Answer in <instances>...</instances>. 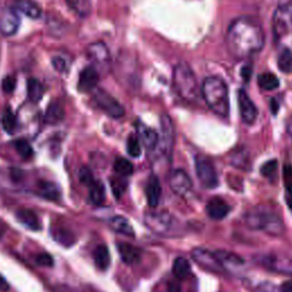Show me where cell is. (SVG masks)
Instances as JSON below:
<instances>
[{
  "mask_svg": "<svg viewBox=\"0 0 292 292\" xmlns=\"http://www.w3.org/2000/svg\"><path fill=\"white\" fill-rule=\"evenodd\" d=\"M192 257L201 267L206 268L211 272H222L224 270L223 266L219 263L216 254L210 252L209 250L203 248H196L192 251Z\"/></svg>",
  "mask_w": 292,
  "mask_h": 292,
  "instance_id": "11",
  "label": "cell"
},
{
  "mask_svg": "<svg viewBox=\"0 0 292 292\" xmlns=\"http://www.w3.org/2000/svg\"><path fill=\"white\" fill-rule=\"evenodd\" d=\"M110 185H111V189H112L114 196H116L117 199H120L123 193L126 192L128 182L124 177H121V176L112 177V178L110 179Z\"/></svg>",
  "mask_w": 292,
  "mask_h": 292,
  "instance_id": "36",
  "label": "cell"
},
{
  "mask_svg": "<svg viewBox=\"0 0 292 292\" xmlns=\"http://www.w3.org/2000/svg\"><path fill=\"white\" fill-rule=\"evenodd\" d=\"M238 104L240 110V116H241L242 121L247 124H252L258 116L257 107L251 98L248 96L246 90L240 89L238 93Z\"/></svg>",
  "mask_w": 292,
  "mask_h": 292,
  "instance_id": "9",
  "label": "cell"
},
{
  "mask_svg": "<svg viewBox=\"0 0 292 292\" xmlns=\"http://www.w3.org/2000/svg\"><path fill=\"white\" fill-rule=\"evenodd\" d=\"M114 171L121 177H128L134 173V166L129 160L118 158L114 162Z\"/></svg>",
  "mask_w": 292,
  "mask_h": 292,
  "instance_id": "34",
  "label": "cell"
},
{
  "mask_svg": "<svg viewBox=\"0 0 292 292\" xmlns=\"http://www.w3.org/2000/svg\"><path fill=\"white\" fill-rule=\"evenodd\" d=\"M64 117L65 111L62 103H60L59 101H53L49 104L48 107H47L44 119L46 123L57 124L64 119Z\"/></svg>",
  "mask_w": 292,
  "mask_h": 292,
  "instance_id": "23",
  "label": "cell"
},
{
  "mask_svg": "<svg viewBox=\"0 0 292 292\" xmlns=\"http://www.w3.org/2000/svg\"><path fill=\"white\" fill-rule=\"evenodd\" d=\"M145 224L151 231L161 236H173L179 231V222L167 211L146 213Z\"/></svg>",
  "mask_w": 292,
  "mask_h": 292,
  "instance_id": "6",
  "label": "cell"
},
{
  "mask_svg": "<svg viewBox=\"0 0 292 292\" xmlns=\"http://www.w3.org/2000/svg\"><path fill=\"white\" fill-rule=\"evenodd\" d=\"M13 8L32 20H36L41 16V8L31 0H15Z\"/></svg>",
  "mask_w": 292,
  "mask_h": 292,
  "instance_id": "24",
  "label": "cell"
},
{
  "mask_svg": "<svg viewBox=\"0 0 292 292\" xmlns=\"http://www.w3.org/2000/svg\"><path fill=\"white\" fill-rule=\"evenodd\" d=\"M51 65H53L54 69L56 71H59L61 73H64L67 72L70 67L69 62L63 56H54L53 59H51Z\"/></svg>",
  "mask_w": 292,
  "mask_h": 292,
  "instance_id": "41",
  "label": "cell"
},
{
  "mask_svg": "<svg viewBox=\"0 0 292 292\" xmlns=\"http://www.w3.org/2000/svg\"><path fill=\"white\" fill-rule=\"evenodd\" d=\"M272 31L275 44L292 51V0H279L272 19Z\"/></svg>",
  "mask_w": 292,
  "mask_h": 292,
  "instance_id": "3",
  "label": "cell"
},
{
  "mask_svg": "<svg viewBox=\"0 0 292 292\" xmlns=\"http://www.w3.org/2000/svg\"><path fill=\"white\" fill-rule=\"evenodd\" d=\"M6 224H5L3 221H0V239H2L4 236V234L5 232H6Z\"/></svg>",
  "mask_w": 292,
  "mask_h": 292,
  "instance_id": "51",
  "label": "cell"
},
{
  "mask_svg": "<svg viewBox=\"0 0 292 292\" xmlns=\"http://www.w3.org/2000/svg\"><path fill=\"white\" fill-rule=\"evenodd\" d=\"M244 222L249 227L253 229H262L266 233L272 234V235H279L284 229L282 219L276 213L263 209L249 211L244 216Z\"/></svg>",
  "mask_w": 292,
  "mask_h": 292,
  "instance_id": "5",
  "label": "cell"
},
{
  "mask_svg": "<svg viewBox=\"0 0 292 292\" xmlns=\"http://www.w3.org/2000/svg\"><path fill=\"white\" fill-rule=\"evenodd\" d=\"M87 54L94 63L98 65L106 66L110 63V50L106 45L101 43V41L89 45L87 49Z\"/></svg>",
  "mask_w": 292,
  "mask_h": 292,
  "instance_id": "17",
  "label": "cell"
},
{
  "mask_svg": "<svg viewBox=\"0 0 292 292\" xmlns=\"http://www.w3.org/2000/svg\"><path fill=\"white\" fill-rule=\"evenodd\" d=\"M16 219L24 227L31 229V231H40L41 229L40 219L33 210L20 209L16 212Z\"/></svg>",
  "mask_w": 292,
  "mask_h": 292,
  "instance_id": "22",
  "label": "cell"
},
{
  "mask_svg": "<svg viewBox=\"0 0 292 292\" xmlns=\"http://www.w3.org/2000/svg\"><path fill=\"white\" fill-rule=\"evenodd\" d=\"M215 254L224 269H240L244 265V260L241 257L233 252L226 251V250H218Z\"/></svg>",
  "mask_w": 292,
  "mask_h": 292,
  "instance_id": "20",
  "label": "cell"
},
{
  "mask_svg": "<svg viewBox=\"0 0 292 292\" xmlns=\"http://www.w3.org/2000/svg\"><path fill=\"white\" fill-rule=\"evenodd\" d=\"M69 6L80 16H86L90 12L89 0H66Z\"/></svg>",
  "mask_w": 292,
  "mask_h": 292,
  "instance_id": "38",
  "label": "cell"
},
{
  "mask_svg": "<svg viewBox=\"0 0 292 292\" xmlns=\"http://www.w3.org/2000/svg\"><path fill=\"white\" fill-rule=\"evenodd\" d=\"M118 251L122 262L128 265H135L142 259V250L129 243H119Z\"/></svg>",
  "mask_w": 292,
  "mask_h": 292,
  "instance_id": "19",
  "label": "cell"
},
{
  "mask_svg": "<svg viewBox=\"0 0 292 292\" xmlns=\"http://www.w3.org/2000/svg\"><path fill=\"white\" fill-rule=\"evenodd\" d=\"M280 292H292V281H286L281 285Z\"/></svg>",
  "mask_w": 292,
  "mask_h": 292,
  "instance_id": "49",
  "label": "cell"
},
{
  "mask_svg": "<svg viewBox=\"0 0 292 292\" xmlns=\"http://www.w3.org/2000/svg\"><path fill=\"white\" fill-rule=\"evenodd\" d=\"M51 236L57 243L66 248L73 246L76 242V238L73 235V233L63 227H55V229H51Z\"/></svg>",
  "mask_w": 292,
  "mask_h": 292,
  "instance_id": "27",
  "label": "cell"
},
{
  "mask_svg": "<svg viewBox=\"0 0 292 292\" xmlns=\"http://www.w3.org/2000/svg\"><path fill=\"white\" fill-rule=\"evenodd\" d=\"M175 142V129L171 119L163 114L161 117V145L163 146V152L168 155L173 152Z\"/></svg>",
  "mask_w": 292,
  "mask_h": 292,
  "instance_id": "14",
  "label": "cell"
},
{
  "mask_svg": "<svg viewBox=\"0 0 292 292\" xmlns=\"http://www.w3.org/2000/svg\"><path fill=\"white\" fill-rule=\"evenodd\" d=\"M195 171L201 184L206 189H216L218 186V176L211 161L203 155L195 158Z\"/></svg>",
  "mask_w": 292,
  "mask_h": 292,
  "instance_id": "7",
  "label": "cell"
},
{
  "mask_svg": "<svg viewBox=\"0 0 292 292\" xmlns=\"http://www.w3.org/2000/svg\"><path fill=\"white\" fill-rule=\"evenodd\" d=\"M98 81H100V75L95 66L89 65L83 69L79 76L78 81V89L80 93L92 92L96 88Z\"/></svg>",
  "mask_w": 292,
  "mask_h": 292,
  "instance_id": "15",
  "label": "cell"
},
{
  "mask_svg": "<svg viewBox=\"0 0 292 292\" xmlns=\"http://www.w3.org/2000/svg\"><path fill=\"white\" fill-rule=\"evenodd\" d=\"M137 133L138 139L142 140L143 145L148 150H153L159 143V135L154 129L145 126L144 123L137 124Z\"/></svg>",
  "mask_w": 292,
  "mask_h": 292,
  "instance_id": "21",
  "label": "cell"
},
{
  "mask_svg": "<svg viewBox=\"0 0 292 292\" xmlns=\"http://www.w3.org/2000/svg\"><path fill=\"white\" fill-rule=\"evenodd\" d=\"M169 185L175 194L179 196H185L192 191L193 182L190 178V176L187 175L184 170L177 169L174 170L170 175Z\"/></svg>",
  "mask_w": 292,
  "mask_h": 292,
  "instance_id": "10",
  "label": "cell"
},
{
  "mask_svg": "<svg viewBox=\"0 0 292 292\" xmlns=\"http://www.w3.org/2000/svg\"><path fill=\"white\" fill-rule=\"evenodd\" d=\"M258 86L262 88L263 90L270 92L278 89L280 86V80L278 79L274 73L270 72H265L263 75H260L258 77Z\"/></svg>",
  "mask_w": 292,
  "mask_h": 292,
  "instance_id": "31",
  "label": "cell"
},
{
  "mask_svg": "<svg viewBox=\"0 0 292 292\" xmlns=\"http://www.w3.org/2000/svg\"><path fill=\"white\" fill-rule=\"evenodd\" d=\"M206 210L208 216L211 219L221 221V219H224L228 215V212L231 211V207H229L228 203L224 199H222V197L215 196L207 203Z\"/></svg>",
  "mask_w": 292,
  "mask_h": 292,
  "instance_id": "16",
  "label": "cell"
},
{
  "mask_svg": "<svg viewBox=\"0 0 292 292\" xmlns=\"http://www.w3.org/2000/svg\"><path fill=\"white\" fill-rule=\"evenodd\" d=\"M174 87L177 94L186 102H195L199 98V85L194 71L186 62L176 64L173 73Z\"/></svg>",
  "mask_w": 292,
  "mask_h": 292,
  "instance_id": "4",
  "label": "cell"
},
{
  "mask_svg": "<svg viewBox=\"0 0 292 292\" xmlns=\"http://www.w3.org/2000/svg\"><path fill=\"white\" fill-rule=\"evenodd\" d=\"M279 69L286 75L292 73V51L290 49H282L278 59Z\"/></svg>",
  "mask_w": 292,
  "mask_h": 292,
  "instance_id": "33",
  "label": "cell"
},
{
  "mask_svg": "<svg viewBox=\"0 0 292 292\" xmlns=\"http://www.w3.org/2000/svg\"><path fill=\"white\" fill-rule=\"evenodd\" d=\"M191 273V265L189 260L184 257H178L175 259L173 265V274L176 279H185Z\"/></svg>",
  "mask_w": 292,
  "mask_h": 292,
  "instance_id": "32",
  "label": "cell"
},
{
  "mask_svg": "<svg viewBox=\"0 0 292 292\" xmlns=\"http://www.w3.org/2000/svg\"><path fill=\"white\" fill-rule=\"evenodd\" d=\"M252 75V69L250 66H244L243 69L241 70V77L244 79V81H249L250 78H251Z\"/></svg>",
  "mask_w": 292,
  "mask_h": 292,
  "instance_id": "47",
  "label": "cell"
},
{
  "mask_svg": "<svg viewBox=\"0 0 292 292\" xmlns=\"http://www.w3.org/2000/svg\"><path fill=\"white\" fill-rule=\"evenodd\" d=\"M278 170V161L276 160H269L267 162H265L262 168H260V173L263 176L267 177V178H273Z\"/></svg>",
  "mask_w": 292,
  "mask_h": 292,
  "instance_id": "40",
  "label": "cell"
},
{
  "mask_svg": "<svg viewBox=\"0 0 292 292\" xmlns=\"http://www.w3.org/2000/svg\"><path fill=\"white\" fill-rule=\"evenodd\" d=\"M27 90H28V98L32 103H38L44 96V86L38 79L34 78H30L27 83Z\"/></svg>",
  "mask_w": 292,
  "mask_h": 292,
  "instance_id": "30",
  "label": "cell"
},
{
  "mask_svg": "<svg viewBox=\"0 0 292 292\" xmlns=\"http://www.w3.org/2000/svg\"><path fill=\"white\" fill-rule=\"evenodd\" d=\"M3 128L5 129V132L7 134H14L15 129H16L17 126V121H16V117L15 114L12 112L10 108H6V111L4 112L3 114Z\"/></svg>",
  "mask_w": 292,
  "mask_h": 292,
  "instance_id": "37",
  "label": "cell"
},
{
  "mask_svg": "<svg viewBox=\"0 0 292 292\" xmlns=\"http://www.w3.org/2000/svg\"><path fill=\"white\" fill-rule=\"evenodd\" d=\"M94 260H95V265L97 266L98 269L106 270L110 265H111V256H110V251L106 246L101 244L95 249L94 252Z\"/></svg>",
  "mask_w": 292,
  "mask_h": 292,
  "instance_id": "28",
  "label": "cell"
},
{
  "mask_svg": "<svg viewBox=\"0 0 292 292\" xmlns=\"http://www.w3.org/2000/svg\"><path fill=\"white\" fill-rule=\"evenodd\" d=\"M21 20L14 8H5L0 13V33L10 36L17 32Z\"/></svg>",
  "mask_w": 292,
  "mask_h": 292,
  "instance_id": "12",
  "label": "cell"
},
{
  "mask_svg": "<svg viewBox=\"0 0 292 292\" xmlns=\"http://www.w3.org/2000/svg\"><path fill=\"white\" fill-rule=\"evenodd\" d=\"M283 179L285 189L289 193L292 192V165H285L283 170Z\"/></svg>",
  "mask_w": 292,
  "mask_h": 292,
  "instance_id": "44",
  "label": "cell"
},
{
  "mask_svg": "<svg viewBox=\"0 0 292 292\" xmlns=\"http://www.w3.org/2000/svg\"><path fill=\"white\" fill-rule=\"evenodd\" d=\"M168 292H181V288H180V284L178 283V281H176V280L169 281Z\"/></svg>",
  "mask_w": 292,
  "mask_h": 292,
  "instance_id": "46",
  "label": "cell"
},
{
  "mask_svg": "<svg viewBox=\"0 0 292 292\" xmlns=\"http://www.w3.org/2000/svg\"><path fill=\"white\" fill-rule=\"evenodd\" d=\"M225 41L229 54L238 60H244L263 49L265 33L257 20L239 17L228 27Z\"/></svg>",
  "mask_w": 292,
  "mask_h": 292,
  "instance_id": "1",
  "label": "cell"
},
{
  "mask_svg": "<svg viewBox=\"0 0 292 292\" xmlns=\"http://www.w3.org/2000/svg\"><path fill=\"white\" fill-rule=\"evenodd\" d=\"M202 96L211 111L219 117L226 118L229 113V96L227 85L218 77H208L201 87Z\"/></svg>",
  "mask_w": 292,
  "mask_h": 292,
  "instance_id": "2",
  "label": "cell"
},
{
  "mask_svg": "<svg viewBox=\"0 0 292 292\" xmlns=\"http://www.w3.org/2000/svg\"><path fill=\"white\" fill-rule=\"evenodd\" d=\"M35 263L38 264L41 267H53L54 266V259L49 253L44 252L36 256Z\"/></svg>",
  "mask_w": 292,
  "mask_h": 292,
  "instance_id": "43",
  "label": "cell"
},
{
  "mask_svg": "<svg viewBox=\"0 0 292 292\" xmlns=\"http://www.w3.org/2000/svg\"><path fill=\"white\" fill-rule=\"evenodd\" d=\"M145 194L150 207L155 208L159 205L161 200V194H162V189H161V184L158 177L154 175L150 177L148 182H146Z\"/></svg>",
  "mask_w": 292,
  "mask_h": 292,
  "instance_id": "18",
  "label": "cell"
},
{
  "mask_svg": "<svg viewBox=\"0 0 292 292\" xmlns=\"http://www.w3.org/2000/svg\"><path fill=\"white\" fill-rule=\"evenodd\" d=\"M94 101L102 111L114 119H119L124 116V108L116 98L103 89H97L94 93Z\"/></svg>",
  "mask_w": 292,
  "mask_h": 292,
  "instance_id": "8",
  "label": "cell"
},
{
  "mask_svg": "<svg viewBox=\"0 0 292 292\" xmlns=\"http://www.w3.org/2000/svg\"><path fill=\"white\" fill-rule=\"evenodd\" d=\"M89 187V200L94 206H102L105 201V187L102 181L95 180Z\"/></svg>",
  "mask_w": 292,
  "mask_h": 292,
  "instance_id": "29",
  "label": "cell"
},
{
  "mask_svg": "<svg viewBox=\"0 0 292 292\" xmlns=\"http://www.w3.org/2000/svg\"><path fill=\"white\" fill-rule=\"evenodd\" d=\"M3 90L6 94H12L16 87V79L13 76H8L3 80Z\"/></svg>",
  "mask_w": 292,
  "mask_h": 292,
  "instance_id": "45",
  "label": "cell"
},
{
  "mask_svg": "<svg viewBox=\"0 0 292 292\" xmlns=\"http://www.w3.org/2000/svg\"><path fill=\"white\" fill-rule=\"evenodd\" d=\"M79 179L83 185L90 186L95 179H94V175L92 173V170L88 168V167H82L79 170Z\"/></svg>",
  "mask_w": 292,
  "mask_h": 292,
  "instance_id": "42",
  "label": "cell"
},
{
  "mask_svg": "<svg viewBox=\"0 0 292 292\" xmlns=\"http://www.w3.org/2000/svg\"><path fill=\"white\" fill-rule=\"evenodd\" d=\"M127 151L128 154L133 158H139L142 154V149H140L139 139L135 135H130L127 140Z\"/></svg>",
  "mask_w": 292,
  "mask_h": 292,
  "instance_id": "39",
  "label": "cell"
},
{
  "mask_svg": "<svg viewBox=\"0 0 292 292\" xmlns=\"http://www.w3.org/2000/svg\"><path fill=\"white\" fill-rule=\"evenodd\" d=\"M9 283L6 281V279L4 278V276L0 274V291H3V292H7L9 291Z\"/></svg>",
  "mask_w": 292,
  "mask_h": 292,
  "instance_id": "48",
  "label": "cell"
},
{
  "mask_svg": "<svg viewBox=\"0 0 292 292\" xmlns=\"http://www.w3.org/2000/svg\"><path fill=\"white\" fill-rule=\"evenodd\" d=\"M110 226H111L113 231H116L119 234H123V235L132 238L135 235V231L132 224H130L127 218L122 216L113 217L111 221H110Z\"/></svg>",
  "mask_w": 292,
  "mask_h": 292,
  "instance_id": "26",
  "label": "cell"
},
{
  "mask_svg": "<svg viewBox=\"0 0 292 292\" xmlns=\"http://www.w3.org/2000/svg\"><path fill=\"white\" fill-rule=\"evenodd\" d=\"M14 146H15V150H16V152L22 159L30 160L33 156V149L28 140H25V139L15 140Z\"/></svg>",
  "mask_w": 292,
  "mask_h": 292,
  "instance_id": "35",
  "label": "cell"
},
{
  "mask_svg": "<svg viewBox=\"0 0 292 292\" xmlns=\"http://www.w3.org/2000/svg\"><path fill=\"white\" fill-rule=\"evenodd\" d=\"M36 191H38L39 195L50 201H57L61 197L60 187L53 181L40 180L36 185Z\"/></svg>",
  "mask_w": 292,
  "mask_h": 292,
  "instance_id": "25",
  "label": "cell"
},
{
  "mask_svg": "<svg viewBox=\"0 0 292 292\" xmlns=\"http://www.w3.org/2000/svg\"><path fill=\"white\" fill-rule=\"evenodd\" d=\"M270 110H272V112H273V114H276L278 113V110H279V103L276 102L274 98H272V100H270Z\"/></svg>",
  "mask_w": 292,
  "mask_h": 292,
  "instance_id": "50",
  "label": "cell"
},
{
  "mask_svg": "<svg viewBox=\"0 0 292 292\" xmlns=\"http://www.w3.org/2000/svg\"><path fill=\"white\" fill-rule=\"evenodd\" d=\"M286 203H288L289 209L292 211V192H288V194H286Z\"/></svg>",
  "mask_w": 292,
  "mask_h": 292,
  "instance_id": "52",
  "label": "cell"
},
{
  "mask_svg": "<svg viewBox=\"0 0 292 292\" xmlns=\"http://www.w3.org/2000/svg\"><path fill=\"white\" fill-rule=\"evenodd\" d=\"M262 264L270 270L292 275V257L289 256H267L262 258Z\"/></svg>",
  "mask_w": 292,
  "mask_h": 292,
  "instance_id": "13",
  "label": "cell"
},
{
  "mask_svg": "<svg viewBox=\"0 0 292 292\" xmlns=\"http://www.w3.org/2000/svg\"><path fill=\"white\" fill-rule=\"evenodd\" d=\"M288 130H289V134L291 135V137H292V122L290 123V126H289V129H288Z\"/></svg>",
  "mask_w": 292,
  "mask_h": 292,
  "instance_id": "53",
  "label": "cell"
}]
</instances>
